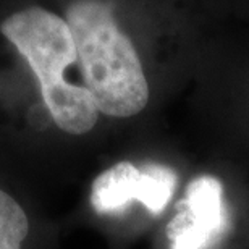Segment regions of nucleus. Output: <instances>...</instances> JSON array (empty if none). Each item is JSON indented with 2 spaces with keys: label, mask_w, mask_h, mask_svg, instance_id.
Wrapping results in <instances>:
<instances>
[{
  "label": "nucleus",
  "mask_w": 249,
  "mask_h": 249,
  "mask_svg": "<svg viewBox=\"0 0 249 249\" xmlns=\"http://www.w3.org/2000/svg\"><path fill=\"white\" fill-rule=\"evenodd\" d=\"M31 228L26 201L0 183V249H29Z\"/></svg>",
  "instance_id": "obj_5"
},
{
  "label": "nucleus",
  "mask_w": 249,
  "mask_h": 249,
  "mask_svg": "<svg viewBox=\"0 0 249 249\" xmlns=\"http://www.w3.org/2000/svg\"><path fill=\"white\" fill-rule=\"evenodd\" d=\"M177 188V175L162 163L136 167L122 160L94 178L91 185V206L99 215H115L139 202L151 213H160L167 207Z\"/></svg>",
  "instance_id": "obj_3"
},
{
  "label": "nucleus",
  "mask_w": 249,
  "mask_h": 249,
  "mask_svg": "<svg viewBox=\"0 0 249 249\" xmlns=\"http://www.w3.org/2000/svg\"><path fill=\"white\" fill-rule=\"evenodd\" d=\"M67 23L78 51L83 86L107 117L138 115L149 101V84L131 39L122 31L112 7L102 0H76Z\"/></svg>",
  "instance_id": "obj_2"
},
{
  "label": "nucleus",
  "mask_w": 249,
  "mask_h": 249,
  "mask_svg": "<svg viewBox=\"0 0 249 249\" xmlns=\"http://www.w3.org/2000/svg\"><path fill=\"white\" fill-rule=\"evenodd\" d=\"M0 31L34 74L57 128L73 136L94 129L101 112L91 92L68 76L78 51L67 19L42 7H28L5 18Z\"/></svg>",
  "instance_id": "obj_1"
},
{
  "label": "nucleus",
  "mask_w": 249,
  "mask_h": 249,
  "mask_svg": "<svg viewBox=\"0 0 249 249\" xmlns=\"http://www.w3.org/2000/svg\"><path fill=\"white\" fill-rule=\"evenodd\" d=\"M228 227L222 183L212 175L197 177L177 206L167 225L170 249H207L220 240Z\"/></svg>",
  "instance_id": "obj_4"
}]
</instances>
